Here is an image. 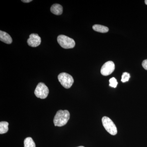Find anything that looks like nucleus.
<instances>
[{
    "mask_svg": "<svg viewBox=\"0 0 147 147\" xmlns=\"http://www.w3.org/2000/svg\"><path fill=\"white\" fill-rule=\"evenodd\" d=\"M24 147H36L35 144L31 137H27L24 140Z\"/></svg>",
    "mask_w": 147,
    "mask_h": 147,
    "instance_id": "obj_12",
    "label": "nucleus"
},
{
    "mask_svg": "<svg viewBox=\"0 0 147 147\" xmlns=\"http://www.w3.org/2000/svg\"><path fill=\"white\" fill-rule=\"evenodd\" d=\"M51 12L56 15H61L63 13V7L59 4L53 5L50 8Z\"/></svg>",
    "mask_w": 147,
    "mask_h": 147,
    "instance_id": "obj_9",
    "label": "nucleus"
},
{
    "mask_svg": "<svg viewBox=\"0 0 147 147\" xmlns=\"http://www.w3.org/2000/svg\"><path fill=\"white\" fill-rule=\"evenodd\" d=\"M0 40L1 41L6 43L10 44L12 42L11 37L7 33L0 31Z\"/></svg>",
    "mask_w": 147,
    "mask_h": 147,
    "instance_id": "obj_8",
    "label": "nucleus"
},
{
    "mask_svg": "<svg viewBox=\"0 0 147 147\" xmlns=\"http://www.w3.org/2000/svg\"><path fill=\"white\" fill-rule=\"evenodd\" d=\"M69 118L70 114L68 110H59L54 117V124L55 126H63L67 123Z\"/></svg>",
    "mask_w": 147,
    "mask_h": 147,
    "instance_id": "obj_1",
    "label": "nucleus"
},
{
    "mask_svg": "<svg viewBox=\"0 0 147 147\" xmlns=\"http://www.w3.org/2000/svg\"><path fill=\"white\" fill-rule=\"evenodd\" d=\"M49 92L48 88L44 83H39L36 88L34 94L37 97L44 99L47 97Z\"/></svg>",
    "mask_w": 147,
    "mask_h": 147,
    "instance_id": "obj_5",
    "label": "nucleus"
},
{
    "mask_svg": "<svg viewBox=\"0 0 147 147\" xmlns=\"http://www.w3.org/2000/svg\"><path fill=\"white\" fill-rule=\"evenodd\" d=\"M109 86L113 88H116L117 86L118 82H117V79L115 77H113L109 80Z\"/></svg>",
    "mask_w": 147,
    "mask_h": 147,
    "instance_id": "obj_14",
    "label": "nucleus"
},
{
    "mask_svg": "<svg viewBox=\"0 0 147 147\" xmlns=\"http://www.w3.org/2000/svg\"><path fill=\"white\" fill-rule=\"evenodd\" d=\"M58 79L62 86L66 89L71 88L74 82L72 76L65 72L60 74L58 75Z\"/></svg>",
    "mask_w": 147,
    "mask_h": 147,
    "instance_id": "obj_4",
    "label": "nucleus"
},
{
    "mask_svg": "<svg viewBox=\"0 0 147 147\" xmlns=\"http://www.w3.org/2000/svg\"><path fill=\"white\" fill-rule=\"evenodd\" d=\"M9 123L6 121H1L0 123V134L6 133L8 131Z\"/></svg>",
    "mask_w": 147,
    "mask_h": 147,
    "instance_id": "obj_11",
    "label": "nucleus"
},
{
    "mask_svg": "<svg viewBox=\"0 0 147 147\" xmlns=\"http://www.w3.org/2000/svg\"><path fill=\"white\" fill-rule=\"evenodd\" d=\"M145 4H146L147 5V0H146V1H145Z\"/></svg>",
    "mask_w": 147,
    "mask_h": 147,
    "instance_id": "obj_17",
    "label": "nucleus"
},
{
    "mask_svg": "<svg viewBox=\"0 0 147 147\" xmlns=\"http://www.w3.org/2000/svg\"><path fill=\"white\" fill-rule=\"evenodd\" d=\"M57 41L60 45L64 49H71L74 47L75 42L72 38L63 35H59Z\"/></svg>",
    "mask_w": 147,
    "mask_h": 147,
    "instance_id": "obj_2",
    "label": "nucleus"
},
{
    "mask_svg": "<svg viewBox=\"0 0 147 147\" xmlns=\"http://www.w3.org/2000/svg\"><path fill=\"white\" fill-rule=\"evenodd\" d=\"M92 28L95 31L100 33L108 32L109 31L108 27L100 25H94L93 26Z\"/></svg>",
    "mask_w": 147,
    "mask_h": 147,
    "instance_id": "obj_10",
    "label": "nucleus"
},
{
    "mask_svg": "<svg viewBox=\"0 0 147 147\" xmlns=\"http://www.w3.org/2000/svg\"><path fill=\"white\" fill-rule=\"evenodd\" d=\"M130 78V74L127 72H124L122 75L121 81L123 83H125V82H128Z\"/></svg>",
    "mask_w": 147,
    "mask_h": 147,
    "instance_id": "obj_13",
    "label": "nucleus"
},
{
    "mask_svg": "<svg viewBox=\"0 0 147 147\" xmlns=\"http://www.w3.org/2000/svg\"><path fill=\"white\" fill-rule=\"evenodd\" d=\"M29 39L27 40L28 45L32 47H36L40 45L41 38L38 34H32L30 35Z\"/></svg>",
    "mask_w": 147,
    "mask_h": 147,
    "instance_id": "obj_7",
    "label": "nucleus"
},
{
    "mask_svg": "<svg viewBox=\"0 0 147 147\" xmlns=\"http://www.w3.org/2000/svg\"><path fill=\"white\" fill-rule=\"evenodd\" d=\"M115 69V65L113 62L109 61L103 64L100 69V72L103 76H107L113 73Z\"/></svg>",
    "mask_w": 147,
    "mask_h": 147,
    "instance_id": "obj_6",
    "label": "nucleus"
},
{
    "mask_svg": "<svg viewBox=\"0 0 147 147\" xmlns=\"http://www.w3.org/2000/svg\"><path fill=\"white\" fill-rule=\"evenodd\" d=\"M142 66L146 70H147V59L143 61L142 63Z\"/></svg>",
    "mask_w": 147,
    "mask_h": 147,
    "instance_id": "obj_15",
    "label": "nucleus"
},
{
    "mask_svg": "<svg viewBox=\"0 0 147 147\" xmlns=\"http://www.w3.org/2000/svg\"><path fill=\"white\" fill-rule=\"evenodd\" d=\"M77 147H85L84 146H80Z\"/></svg>",
    "mask_w": 147,
    "mask_h": 147,
    "instance_id": "obj_18",
    "label": "nucleus"
},
{
    "mask_svg": "<svg viewBox=\"0 0 147 147\" xmlns=\"http://www.w3.org/2000/svg\"><path fill=\"white\" fill-rule=\"evenodd\" d=\"M102 125L108 133L112 135L117 133V127L112 120L107 117H103L102 119Z\"/></svg>",
    "mask_w": 147,
    "mask_h": 147,
    "instance_id": "obj_3",
    "label": "nucleus"
},
{
    "mask_svg": "<svg viewBox=\"0 0 147 147\" xmlns=\"http://www.w3.org/2000/svg\"><path fill=\"white\" fill-rule=\"evenodd\" d=\"M32 0H22V2H23L25 3H28L32 1Z\"/></svg>",
    "mask_w": 147,
    "mask_h": 147,
    "instance_id": "obj_16",
    "label": "nucleus"
}]
</instances>
